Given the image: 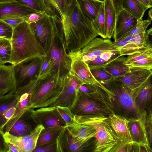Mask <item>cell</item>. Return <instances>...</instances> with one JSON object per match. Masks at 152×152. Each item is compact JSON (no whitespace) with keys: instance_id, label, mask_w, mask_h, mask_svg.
Segmentation results:
<instances>
[{"instance_id":"obj_1","label":"cell","mask_w":152,"mask_h":152,"mask_svg":"<svg viewBox=\"0 0 152 152\" xmlns=\"http://www.w3.org/2000/svg\"><path fill=\"white\" fill-rule=\"evenodd\" d=\"M67 53L78 51L98 36L92 21L81 11L76 0L68 10L64 20L61 21Z\"/></svg>"},{"instance_id":"obj_2","label":"cell","mask_w":152,"mask_h":152,"mask_svg":"<svg viewBox=\"0 0 152 152\" xmlns=\"http://www.w3.org/2000/svg\"><path fill=\"white\" fill-rule=\"evenodd\" d=\"M108 90V97L114 114L128 120L137 118L141 112L135 102L137 93L115 78L100 83Z\"/></svg>"},{"instance_id":"obj_3","label":"cell","mask_w":152,"mask_h":152,"mask_svg":"<svg viewBox=\"0 0 152 152\" xmlns=\"http://www.w3.org/2000/svg\"><path fill=\"white\" fill-rule=\"evenodd\" d=\"M10 62L15 64L26 59L47 56L45 50L32 31L29 24L24 21L13 29L10 40Z\"/></svg>"},{"instance_id":"obj_4","label":"cell","mask_w":152,"mask_h":152,"mask_svg":"<svg viewBox=\"0 0 152 152\" xmlns=\"http://www.w3.org/2000/svg\"><path fill=\"white\" fill-rule=\"evenodd\" d=\"M75 121L90 125L95 129L94 152H118L128 144L122 143L110 124L108 117L102 115H75Z\"/></svg>"},{"instance_id":"obj_5","label":"cell","mask_w":152,"mask_h":152,"mask_svg":"<svg viewBox=\"0 0 152 152\" xmlns=\"http://www.w3.org/2000/svg\"><path fill=\"white\" fill-rule=\"evenodd\" d=\"M69 109L74 115L100 114L108 117L114 114L107 94L102 89L90 96L78 91L75 102Z\"/></svg>"},{"instance_id":"obj_6","label":"cell","mask_w":152,"mask_h":152,"mask_svg":"<svg viewBox=\"0 0 152 152\" xmlns=\"http://www.w3.org/2000/svg\"><path fill=\"white\" fill-rule=\"evenodd\" d=\"M63 77L53 73L39 79L31 94V108L47 107L53 103L62 91Z\"/></svg>"},{"instance_id":"obj_7","label":"cell","mask_w":152,"mask_h":152,"mask_svg":"<svg viewBox=\"0 0 152 152\" xmlns=\"http://www.w3.org/2000/svg\"><path fill=\"white\" fill-rule=\"evenodd\" d=\"M47 56H49L55 64L54 74L63 77L69 72L71 59L65 49L61 28L56 21Z\"/></svg>"},{"instance_id":"obj_8","label":"cell","mask_w":152,"mask_h":152,"mask_svg":"<svg viewBox=\"0 0 152 152\" xmlns=\"http://www.w3.org/2000/svg\"><path fill=\"white\" fill-rule=\"evenodd\" d=\"M44 57L37 56L28 58L11 66L13 83L10 92L15 94L18 90L37 78L40 67Z\"/></svg>"},{"instance_id":"obj_9","label":"cell","mask_w":152,"mask_h":152,"mask_svg":"<svg viewBox=\"0 0 152 152\" xmlns=\"http://www.w3.org/2000/svg\"><path fill=\"white\" fill-rule=\"evenodd\" d=\"M79 140L72 136L66 127L63 129L56 140V152L94 151V140Z\"/></svg>"},{"instance_id":"obj_10","label":"cell","mask_w":152,"mask_h":152,"mask_svg":"<svg viewBox=\"0 0 152 152\" xmlns=\"http://www.w3.org/2000/svg\"><path fill=\"white\" fill-rule=\"evenodd\" d=\"M83 84L78 79L67 73L63 79L62 91L57 99L49 106H61L70 108L77 98L80 86Z\"/></svg>"},{"instance_id":"obj_11","label":"cell","mask_w":152,"mask_h":152,"mask_svg":"<svg viewBox=\"0 0 152 152\" xmlns=\"http://www.w3.org/2000/svg\"><path fill=\"white\" fill-rule=\"evenodd\" d=\"M71 59L69 73L84 84H91L100 88L108 95V91L94 77L88 64L82 59L79 51L68 54Z\"/></svg>"},{"instance_id":"obj_12","label":"cell","mask_w":152,"mask_h":152,"mask_svg":"<svg viewBox=\"0 0 152 152\" xmlns=\"http://www.w3.org/2000/svg\"><path fill=\"white\" fill-rule=\"evenodd\" d=\"M55 18L44 14L37 21L29 24L32 31L44 48L46 54L49 50Z\"/></svg>"},{"instance_id":"obj_13","label":"cell","mask_w":152,"mask_h":152,"mask_svg":"<svg viewBox=\"0 0 152 152\" xmlns=\"http://www.w3.org/2000/svg\"><path fill=\"white\" fill-rule=\"evenodd\" d=\"M39 80L37 78L34 79L18 90L15 93L18 98L15 111L12 118L4 126L3 129L4 133L7 132L23 113L31 107V94Z\"/></svg>"},{"instance_id":"obj_14","label":"cell","mask_w":152,"mask_h":152,"mask_svg":"<svg viewBox=\"0 0 152 152\" xmlns=\"http://www.w3.org/2000/svg\"><path fill=\"white\" fill-rule=\"evenodd\" d=\"M119 51V48L110 39L95 37L79 50L83 60L86 63L102 54L109 51Z\"/></svg>"},{"instance_id":"obj_15","label":"cell","mask_w":152,"mask_h":152,"mask_svg":"<svg viewBox=\"0 0 152 152\" xmlns=\"http://www.w3.org/2000/svg\"><path fill=\"white\" fill-rule=\"evenodd\" d=\"M31 115L37 124L42 125L44 128L66 126L56 106L33 109Z\"/></svg>"},{"instance_id":"obj_16","label":"cell","mask_w":152,"mask_h":152,"mask_svg":"<svg viewBox=\"0 0 152 152\" xmlns=\"http://www.w3.org/2000/svg\"><path fill=\"white\" fill-rule=\"evenodd\" d=\"M147 111L141 112L137 118H132L128 120V124L133 142L145 146L150 152L152 151L146 129L145 120Z\"/></svg>"},{"instance_id":"obj_17","label":"cell","mask_w":152,"mask_h":152,"mask_svg":"<svg viewBox=\"0 0 152 152\" xmlns=\"http://www.w3.org/2000/svg\"><path fill=\"white\" fill-rule=\"evenodd\" d=\"M44 128L42 125H38L28 135L18 137L5 133L4 136L5 141L13 145L18 152H32L36 146L40 132Z\"/></svg>"},{"instance_id":"obj_18","label":"cell","mask_w":152,"mask_h":152,"mask_svg":"<svg viewBox=\"0 0 152 152\" xmlns=\"http://www.w3.org/2000/svg\"><path fill=\"white\" fill-rule=\"evenodd\" d=\"M129 68V73L122 77L114 78L121 81L137 93L140 87L151 77L152 70L141 67Z\"/></svg>"},{"instance_id":"obj_19","label":"cell","mask_w":152,"mask_h":152,"mask_svg":"<svg viewBox=\"0 0 152 152\" xmlns=\"http://www.w3.org/2000/svg\"><path fill=\"white\" fill-rule=\"evenodd\" d=\"M33 109L31 108L23 113L6 133L18 137L30 134L38 125L32 117Z\"/></svg>"},{"instance_id":"obj_20","label":"cell","mask_w":152,"mask_h":152,"mask_svg":"<svg viewBox=\"0 0 152 152\" xmlns=\"http://www.w3.org/2000/svg\"><path fill=\"white\" fill-rule=\"evenodd\" d=\"M35 10L17 2L15 0L0 3V19L27 16Z\"/></svg>"},{"instance_id":"obj_21","label":"cell","mask_w":152,"mask_h":152,"mask_svg":"<svg viewBox=\"0 0 152 152\" xmlns=\"http://www.w3.org/2000/svg\"><path fill=\"white\" fill-rule=\"evenodd\" d=\"M138 20L123 10L116 16L113 35L115 42H117L137 24Z\"/></svg>"},{"instance_id":"obj_22","label":"cell","mask_w":152,"mask_h":152,"mask_svg":"<svg viewBox=\"0 0 152 152\" xmlns=\"http://www.w3.org/2000/svg\"><path fill=\"white\" fill-rule=\"evenodd\" d=\"M108 118L112 128L120 141L124 144H132L127 120L114 114L109 115Z\"/></svg>"},{"instance_id":"obj_23","label":"cell","mask_w":152,"mask_h":152,"mask_svg":"<svg viewBox=\"0 0 152 152\" xmlns=\"http://www.w3.org/2000/svg\"><path fill=\"white\" fill-rule=\"evenodd\" d=\"M74 0H43L46 14L64 20Z\"/></svg>"},{"instance_id":"obj_24","label":"cell","mask_w":152,"mask_h":152,"mask_svg":"<svg viewBox=\"0 0 152 152\" xmlns=\"http://www.w3.org/2000/svg\"><path fill=\"white\" fill-rule=\"evenodd\" d=\"M151 78L142 85L137 93L135 102L141 112L151 108L152 85Z\"/></svg>"},{"instance_id":"obj_25","label":"cell","mask_w":152,"mask_h":152,"mask_svg":"<svg viewBox=\"0 0 152 152\" xmlns=\"http://www.w3.org/2000/svg\"><path fill=\"white\" fill-rule=\"evenodd\" d=\"M66 127L72 136L79 140L90 139L94 137L96 133L92 126L75 121Z\"/></svg>"},{"instance_id":"obj_26","label":"cell","mask_w":152,"mask_h":152,"mask_svg":"<svg viewBox=\"0 0 152 152\" xmlns=\"http://www.w3.org/2000/svg\"><path fill=\"white\" fill-rule=\"evenodd\" d=\"M126 57L120 56L104 66L105 70L114 78L122 77L130 71L129 67L125 64Z\"/></svg>"},{"instance_id":"obj_27","label":"cell","mask_w":152,"mask_h":152,"mask_svg":"<svg viewBox=\"0 0 152 152\" xmlns=\"http://www.w3.org/2000/svg\"><path fill=\"white\" fill-rule=\"evenodd\" d=\"M83 12L93 21L98 15L104 1L100 0H76Z\"/></svg>"},{"instance_id":"obj_28","label":"cell","mask_w":152,"mask_h":152,"mask_svg":"<svg viewBox=\"0 0 152 152\" xmlns=\"http://www.w3.org/2000/svg\"><path fill=\"white\" fill-rule=\"evenodd\" d=\"M104 15L107 26V39L113 36L116 16L113 5L110 0H104Z\"/></svg>"},{"instance_id":"obj_29","label":"cell","mask_w":152,"mask_h":152,"mask_svg":"<svg viewBox=\"0 0 152 152\" xmlns=\"http://www.w3.org/2000/svg\"><path fill=\"white\" fill-rule=\"evenodd\" d=\"M64 127L58 126L44 128L39 135L36 146L56 142L58 137Z\"/></svg>"},{"instance_id":"obj_30","label":"cell","mask_w":152,"mask_h":152,"mask_svg":"<svg viewBox=\"0 0 152 152\" xmlns=\"http://www.w3.org/2000/svg\"><path fill=\"white\" fill-rule=\"evenodd\" d=\"M13 83L11 66L0 67V96L10 92Z\"/></svg>"},{"instance_id":"obj_31","label":"cell","mask_w":152,"mask_h":152,"mask_svg":"<svg viewBox=\"0 0 152 152\" xmlns=\"http://www.w3.org/2000/svg\"><path fill=\"white\" fill-rule=\"evenodd\" d=\"M122 1L123 9L138 20L142 19L145 11L148 9L138 0H122Z\"/></svg>"},{"instance_id":"obj_32","label":"cell","mask_w":152,"mask_h":152,"mask_svg":"<svg viewBox=\"0 0 152 152\" xmlns=\"http://www.w3.org/2000/svg\"><path fill=\"white\" fill-rule=\"evenodd\" d=\"M17 102L16 94L10 92L0 96V129L3 131L5 125L4 116L8 110Z\"/></svg>"},{"instance_id":"obj_33","label":"cell","mask_w":152,"mask_h":152,"mask_svg":"<svg viewBox=\"0 0 152 152\" xmlns=\"http://www.w3.org/2000/svg\"><path fill=\"white\" fill-rule=\"evenodd\" d=\"M92 22L98 36L103 39H107V26L104 15V4L98 15Z\"/></svg>"},{"instance_id":"obj_34","label":"cell","mask_w":152,"mask_h":152,"mask_svg":"<svg viewBox=\"0 0 152 152\" xmlns=\"http://www.w3.org/2000/svg\"><path fill=\"white\" fill-rule=\"evenodd\" d=\"M55 64L49 56L45 57L40 65L37 78L42 79L54 73Z\"/></svg>"},{"instance_id":"obj_35","label":"cell","mask_w":152,"mask_h":152,"mask_svg":"<svg viewBox=\"0 0 152 152\" xmlns=\"http://www.w3.org/2000/svg\"><path fill=\"white\" fill-rule=\"evenodd\" d=\"M113 43L119 48L121 56L129 55L139 50L147 49L140 48L137 46L135 42H128L124 40L114 41Z\"/></svg>"},{"instance_id":"obj_36","label":"cell","mask_w":152,"mask_h":152,"mask_svg":"<svg viewBox=\"0 0 152 152\" xmlns=\"http://www.w3.org/2000/svg\"><path fill=\"white\" fill-rule=\"evenodd\" d=\"M12 47L10 40L0 39V62L4 64L10 62Z\"/></svg>"},{"instance_id":"obj_37","label":"cell","mask_w":152,"mask_h":152,"mask_svg":"<svg viewBox=\"0 0 152 152\" xmlns=\"http://www.w3.org/2000/svg\"><path fill=\"white\" fill-rule=\"evenodd\" d=\"M152 28L146 31L134 35V42L137 46L141 49L152 48L149 41V36L152 35Z\"/></svg>"},{"instance_id":"obj_38","label":"cell","mask_w":152,"mask_h":152,"mask_svg":"<svg viewBox=\"0 0 152 152\" xmlns=\"http://www.w3.org/2000/svg\"><path fill=\"white\" fill-rule=\"evenodd\" d=\"M17 2L41 14H46L43 0H15Z\"/></svg>"},{"instance_id":"obj_39","label":"cell","mask_w":152,"mask_h":152,"mask_svg":"<svg viewBox=\"0 0 152 152\" xmlns=\"http://www.w3.org/2000/svg\"><path fill=\"white\" fill-rule=\"evenodd\" d=\"M151 21L150 19L143 20L142 19L138 20L136 25L124 35L118 41L123 39L129 36L134 35L146 31L147 27L151 23Z\"/></svg>"},{"instance_id":"obj_40","label":"cell","mask_w":152,"mask_h":152,"mask_svg":"<svg viewBox=\"0 0 152 152\" xmlns=\"http://www.w3.org/2000/svg\"><path fill=\"white\" fill-rule=\"evenodd\" d=\"M149 57H152V48L139 50L128 55L126 57V64Z\"/></svg>"},{"instance_id":"obj_41","label":"cell","mask_w":152,"mask_h":152,"mask_svg":"<svg viewBox=\"0 0 152 152\" xmlns=\"http://www.w3.org/2000/svg\"><path fill=\"white\" fill-rule=\"evenodd\" d=\"M90 69L94 78L100 83L114 78L111 75L105 70L104 66L94 68Z\"/></svg>"},{"instance_id":"obj_42","label":"cell","mask_w":152,"mask_h":152,"mask_svg":"<svg viewBox=\"0 0 152 152\" xmlns=\"http://www.w3.org/2000/svg\"><path fill=\"white\" fill-rule=\"evenodd\" d=\"M56 107L58 111L66 122V126L75 122V115L69 108L58 106Z\"/></svg>"},{"instance_id":"obj_43","label":"cell","mask_w":152,"mask_h":152,"mask_svg":"<svg viewBox=\"0 0 152 152\" xmlns=\"http://www.w3.org/2000/svg\"><path fill=\"white\" fill-rule=\"evenodd\" d=\"M13 28L3 20L0 19V37L11 40Z\"/></svg>"},{"instance_id":"obj_44","label":"cell","mask_w":152,"mask_h":152,"mask_svg":"<svg viewBox=\"0 0 152 152\" xmlns=\"http://www.w3.org/2000/svg\"><path fill=\"white\" fill-rule=\"evenodd\" d=\"M126 65L129 67H141L152 70V57L144 58Z\"/></svg>"},{"instance_id":"obj_45","label":"cell","mask_w":152,"mask_h":152,"mask_svg":"<svg viewBox=\"0 0 152 152\" xmlns=\"http://www.w3.org/2000/svg\"><path fill=\"white\" fill-rule=\"evenodd\" d=\"M101 88L98 86L91 84H84L80 87L79 92L88 95H94Z\"/></svg>"},{"instance_id":"obj_46","label":"cell","mask_w":152,"mask_h":152,"mask_svg":"<svg viewBox=\"0 0 152 152\" xmlns=\"http://www.w3.org/2000/svg\"><path fill=\"white\" fill-rule=\"evenodd\" d=\"M147 111L145 120L146 131L150 143L151 145L152 142V108Z\"/></svg>"},{"instance_id":"obj_47","label":"cell","mask_w":152,"mask_h":152,"mask_svg":"<svg viewBox=\"0 0 152 152\" xmlns=\"http://www.w3.org/2000/svg\"><path fill=\"white\" fill-rule=\"evenodd\" d=\"M56 142L36 146L32 152H56Z\"/></svg>"},{"instance_id":"obj_48","label":"cell","mask_w":152,"mask_h":152,"mask_svg":"<svg viewBox=\"0 0 152 152\" xmlns=\"http://www.w3.org/2000/svg\"><path fill=\"white\" fill-rule=\"evenodd\" d=\"M110 61H106L101 58L100 56L96 57L87 64L89 69L95 67L104 66Z\"/></svg>"},{"instance_id":"obj_49","label":"cell","mask_w":152,"mask_h":152,"mask_svg":"<svg viewBox=\"0 0 152 152\" xmlns=\"http://www.w3.org/2000/svg\"><path fill=\"white\" fill-rule=\"evenodd\" d=\"M8 24L13 29L21 23L25 21L24 18L18 17L2 20Z\"/></svg>"},{"instance_id":"obj_50","label":"cell","mask_w":152,"mask_h":152,"mask_svg":"<svg viewBox=\"0 0 152 152\" xmlns=\"http://www.w3.org/2000/svg\"><path fill=\"white\" fill-rule=\"evenodd\" d=\"M4 133L0 129V152H9V148L4 137Z\"/></svg>"},{"instance_id":"obj_51","label":"cell","mask_w":152,"mask_h":152,"mask_svg":"<svg viewBox=\"0 0 152 152\" xmlns=\"http://www.w3.org/2000/svg\"><path fill=\"white\" fill-rule=\"evenodd\" d=\"M43 14L38 13H32L27 16L24 18L25 21L29 24L35 22L39 19Z\"/></svg>"},{"instance_id":"obj_52","label":"cell","mask_w":152,"mask_h":152,"mask_svg":"<svg viewBox=\"0 0 152 152\" xmlns=\"http://www.w3.org/2000/svg\"><path fill=\"white\" fill-rule=\"evenodd\" d=\"M112 4L117 16L119 12L123 10L122 0H110Z\"/></svg>"},{"instance_id":"obj_53","label":"cell","mask_w":152,"mask_h":152,"mask_svg":"<svg viewBox=\"0 0 152 152\" xmlns=\"http://www.w3.org/2000/svg\"><path fill=\"white\" fill-rule=\"evenodd\" d=\"M145 6L148 9L152 7V0H138Z\"/></svg>"},{"instance_id":"obj_54","label":"cell","mask_w":152,"mask_h":152,"mask_svg":"<svg viewBox=\"0 0 152 152\" xmlns=\"http://www.w3.org/2000/svg\"><path fill=\"white\" fill-rule=\"evenodd\" d=\"M9 148V152H18L17 148L11 143L7 142Z\"/></svg>"},{"instance_id":"obj_55","label":"cell","mask_w":152,"mask_h":152,"mask_svg":"<svg viewBox=\"0 0 152 152\" xmlns=\"http://www.w3.org/2000/svg\"><path fill=\"white\" fill-rule=\"evenodd\" d=\"M150 9L148 11V15L150 19L152 21V9L150 8Z\"/></svg>"},{"instance_id":"obj_56","label":"cell","mask_w":152,"mask_h":152,"mask_svg":"<svg viewBox=\"0 0 152 152\" xmlns=\"http://www.w3.org/2000/svg\"><path fill=\"white\" fill-rule=\"evenodd\" d=\"M14 0H0V3H3L4 2H6L9 1H13Z\"/></svg>"},{"instance_id":"obj_57","label":"cell","mask_w":152,"mask_h":152,"mask_svg":"<svg viewBox=\"0 0 152 152\" xmlns=\"http://www.w3.org/2000/svg\"><path fill=\"white\" fill-rule=\"evenodd\" d=\"M6 65H4V64H2L0 62V67H4Z\"/></svg>"},{"instance_id":"obj_58","label":"cell","mask_w":152,"mask_h":152,"mask_svg":"<svg viewBox=\"0 0 152 152\" xmlns=\"http://www.w3.org/2000/svg\"><path fill=\"white\" fill-rule=\"evenodd\" d=\"M1 38V37H0V39Z\"/></svg>"}]
</instances>
